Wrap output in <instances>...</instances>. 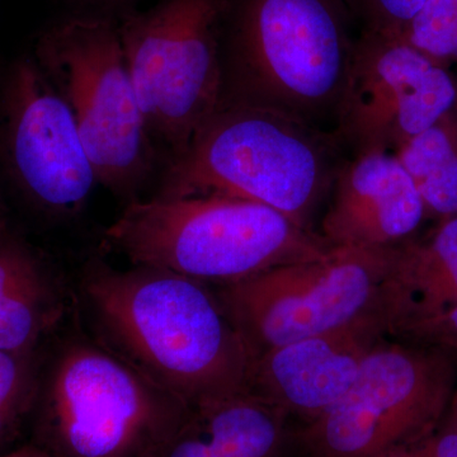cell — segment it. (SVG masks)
Masks as SVG:
<instances>
[{
  "mask_svg": "<svg viewBox=\"0 0 457 457\" xmlns=\"http://www.w3.org/2000/svg\"><path fill=\"white\" fill-rule=\"evenodd\" d=\"M284 411L249 393L194 405L161 457H282Z\"/></svg>",
  "mask_w": 457,
  "mask_h": 457,
  "instance_id": "obj_16",
  "label": "cell"
},
{
  "mask_svg": "<svg viewBox=\"0 0 457 457\" xmlns=\"http://www.w3.org/2000/svg\"><path fill=\"white\" fill-rule=\"evenodd\" d=\"M457 306V215L390 248L378 314L389 338Z\"/></svg>",
  "mask_w": 457,
  "mask_h": 457,
  "instance_id": "obj_15",
  "label": "cell"
},
{
  "mask_svg": "<svg viewBox=\"0 0 457 457\" xmlns=\"http://www.w3.org/2000/svg\"><path fill=\"white\" fill-rule=\"evenodd\" d=\"M345 147L333 131L253 106H221L182 154L170 159L156 197L222 195L284 213L312 230Z\"/></svg>",
  "mask_w": 457,
  "mask_h": 457,
  "instance_id": "obj_3",
  "label": "cell"
},
{
  "mask_svg": "<svg viewBox=\"0 0 457 457\" xmlns=\"http://www.w3.org/2000/svg\"><path fill=\"white\" fill-rule=\"evenodd\" d=\"M73 113L98 183L126 204L161 165L135 93L113 14H79L41 33L35 55Z\"/></svg>",
  "mask_w": 457,
  "mask_h": 457,
  "instance_id": "obj_6",
  "label": "cell"
},
{
  "mask_svg": "<svg viewBox=\"0 0 457 457\" xmlns=\"http://www.w3.org/2000/svg\"><path fill=\"white\" fill-rule=\"evenodd\" d=\"M423 441L414 445L392 447V449L381 451V453H376L372 457H428Z\"/></svg>",
  "mask_w": 457,
  "mask_h": 457,
  "instance_id": "obj_23",
  "label": "cell"
},
{
  "mask_svg": "<svg viewBox=\"0 0 457 457\" xmlns=\"http://www.w3.org/2000/svg\"><path fill=\"white\" fill-rule=\"evenodd\" d=\"M75 291L86 332L191 407L246 393L251 352L209 284L92 258Z\"/></svg>",
  "mask_w": 457,
  "mask_h": 457,
  "instance_id": "obj_1",
  "label": "cell"
},
{
  "mask_svg": "<svg viewBox=\"0 0 457 457\" xmlns=\"http://www.w3.org/2000/svg\"><path fill=\"white\" fill-rule=\"evenodd\" d=\"M446 418L453 420V422L457 423V402H451L449 411H447Z\"/></svg>",
  "mask_w": 457,
  "mask_h": 457,
  "instance_id": "obj_27",
  "label": "cell"
},
{
  "mask_svg": "<svg viewBox=\"0 0 457 457\" xmlns=\"http://www.w3.org/2000/svg\"><path fill=\"white\" fill-rule=\"evenodd\" d=\"M451 402H457V386L455 389V393H453V399H451Z\"/></svg>",
  "mask_w": 457,
  "mask_h": 457,
  "instance_id": "obj_28",
  "label": "cell"
},
{
  "mask_svg": "<svg viewBox=\"0 0 457 457\" xmlns=\"http://www.w3.org/2000/svg\"><path fill=\"white\" fill-rule=\"evenodd\" d=\"M402 37L438 64L457 62V0H426Z\"/></svg>",
  "mask_w": 457,
  "mask_h": 457,
  "instance_id": "obj_19",
  "label": "cell"
},
{
  "mask_svg": "<svg viewBox=\"0 0 457 457\" xmlns=\"http://www.w3.org/2000/svg\"><path fill=\"white\" fill-rule=\"evenodd\" d=\"M9 225L7 215H5L4 207H3L2 201H0V233L4 230Z\"/></svg>",
  "mask_w": 457,
  "mask_h": 457,
  "instance_id": "obj_25",
  "label": "cell"
},
{
  "mask_svg": "<svg viewBox=\"0 0 457 457\" xmlns=\"http://www.w3.org/2000/svg\"><path fill=\"white\" fill-rule=\"evenodd\" d=\"M71 2L96 8L97 9L96 13L113 14V16H117V14L121 13V12L129 11V9H130L129 5H130L134 0H71Z\"/></svg>",
  "mask_w": 457,
  "mask_h": 457,
  "instance_id": "obj_22",
  "label": "cell"
},
{
  "mask_svg": "<svg viewBox=\"0 0 457 457\" xmlns=\"http://www.w3.org/2000/svg\"><path fill=\"white\" fill-rule=\"evenodd\" d=\"M456 106L447 66L402 36L361 29L335 132L352 154L394 152Z\"/></svg>",
  "mask_w": 457,
  "mask_h": 457,
  "instance_id": "obj_11",
  "label": "cell"
},
{
  "mask_svg": "<svg viewBox=\"0 0 457 457\" xmlns=\"http://www.w3.org/2000/svg\"><path fill=\"white\" fill-rule=\"evenodd\" d=\"M420 191L427 213L457 215V106L394 150Z\"/></svg>",
  "mask_w": 457,
  "mask_h": 457,
  "instance_id": "obj_17",
  "label": "cell"
},
{
  "mask_svg": "<svg viewBox=\"0 0 457 457\" xmlns=\"http://www.w3.org/2000/svg\"><path fill=\"white\" fill-rule=\"evenodd\" d=\"M387 337L378 312L252 360L246 393L303 425L323 416L351 389L363 361Z\"/></svg>",
  "mask_w": 457,
  "mask_h": 457,
  "instance_id": "obj_12",
  "label": "cell"
},
{
  "mask_svg": "<svg viewBox=\"0 0 457 457\" xmlns=\"http://www.w3.org/2000/svg\"><path fill=\"white\" fill-rule=\"evenodd\" d=\"M390 248L330 245L317 258L213 286L252 360L378 312Z\"/></svg>",
  "mask_w": 457,
  "mask_h": 457,
  "instance_id": "obj_9",
  "label": "cell"
},
{
  "mask_svg": "<svg viewBox=\"0 0 457 457\" xmlns=\"http://www.w3.org/2000/svg\"><path fill=\"white\" fill-rule=\"evenodd\" d=\"M361 29L403 36L426 0H345Z\"/></svg>",
  "mask_w": 457,
  "mask_h": 457,
  "instance_id": "obj_20",
  "label": "cell"
},
{
  "mask_svg": "<svg viewBox=\"0 0 457 457\" xmlns=\"http://www.w3.org/2000/svg\"><path fill=\"white\" fill-rule=\"evenodd\" d=\"M75 312V284L8 225L0 233V351L40 350Z\"/></svg>",
  "mask_w": 457,
  "mask_h": 457,
  "instance_id": "obj_14",
  "label": "cell"
},
{
  "mask_svg": "<svg viewBox=\"0 0 457 457\" xmlns=\"http://www.w3.org/2000/svg\"><path fill=\"white\" fill-rule=\"evenodd\" d=\"M354 22L345 0H231L219 107L269 108L335 132Z\"/></svg>",
  "mask_w": 457,
  "mask_h": 457,
  "instance_id": "obj_2",
  "label": "cell"
},
{
  "mask_svg": "<svg viewBox=\"0 0 457 457\" xmlns=\"http://www.w3.org/2000/svg\"><path fill=\"white\" fill-rule=\"evenodd\" d=\"M230 5L231 0H162L116 16L141 112L167 162L187 149L220 104Z\"/></svg>",
  "mask_w": 457,
  "mask_h": 457,
  "instance_id": "obj_7",
  "label": "cell"
},
{
  "mask_svg": "<svg viewBox=\"0 0 457 457\" xmlns=\"http://www.w3.org/2000/svg\"><path fill=\"white\" fill-rule=\"evenodd\" d=\"M320 236L329 245L392 248L416 236L428 216L407 170L393 152L345 158L337 173Z\"/></svg>",
  "mask_w": 457,
  "mask_h": 457,
  "instance_id": "obj_13",
  "label": "cell"
},
{
  "mask_svg": "<svg viewBox=\"0 0 457 457\" xmlns=\"http://www.w3.org/2000/svg\"><path fill=\"white\" fill-rule=\"evenodd\" d=\"M26 457H51L45 453L44 451L38 450L37 447L32 446V445H29V453H27Z\"/></svg>",
  "mask_w": 457,
  "mask_h": 457,
  "instance_id": "obj_26",
  "label": "cell"
},
{
  "mask_svg": "<svg viewBox=\"0 0 457 457\" xmlns=\"http://www.w3.org/2000/svg\"><path fill=\"white\" fill-rule=\"evenodd\" d=\"M27 453H29V445L18 447V449L11 451V453H3L0 457H26Z\"/></svg>",
  "mask_w": 457,
  "mask_h": 457,
  "instance_id": "obj_24",
  "label": "cell"
},
{
  "mask_svg": "<svg viewBox=\"0 0 457 457\" xmlns=\"http://www.w3.org/2000/svg\"><path fill=\"white\" fill-rule=\"evenodd\" d=\"M395 339L432 345L457 356V306L438 317L407 328Z\"/></svg>",
  "mask_w": 457,
  "mask_h": 457,
  "instance_id": "obj_21",
  "label": "cell"
},
{
  "mask_svg": "<svg viewBox=\"0 0 457 457\" xmlns=\"http://www.w3.org/2000/svg\"><path fill=\"white\" fill-rule=\"evenodd\" d=\"M189 411L96 342L75 312L44 357L31 445L51 457H161Z\"/></svg>",
  "mask_w": 457,
  "mask_h": 457,
  "instance_id": "obj_4",
  "label": "cell"
},
{
  "mask_svg": "<svg viewBox=\"0 0 457 457\" xmlns=\"http://www.w3.org/2000/svg\"><path fill=\"white\" fill-rule=\"evenodd\" d=\"M0 153L18 191L55 220L78 218L98 183L71 108L33 57L3 84Z\"/></svg>",
  "mask_w": 457,
  "mask_h": 457,
  "instance_id": "obj_10",
  "label": "cell"
},
{
  "mask_svg": "<svg viewBox=\"0 0 457 457\" xmlns=\"http://www.w3.org/2000/svg\"><path fill=\"white\" fill-rule=\"evenodd\" d=\"M104 245L132 266L213 286L317 258L330 246L272 207L222 195L132 201L107 228Z\"/></svg>",
  "mask_w": 457,
  "mask_h": 457,
  "instance_id": "obj_5",
  "label": "cell"
},
{
  "mask_svg": "<svg viewBox=\"0 0 457 457\" xmlns=\"http://www.w3.org/2000/svg\"><path fill=\"white\" fill-rule=\"evenodd\" d=\"M457 386V356L420 343L385 339L351 389L291 441L311 457H372L414 445L441 425Z\"/></svg>",
  "mask_w": 457,
  "mask_h": 457,
  "instance_id": "obj_8",
  "label": "cell"
},
{
  "mask_svg": "<svg viewBox=\"0 0 457 457\" xmlns=\"http://www.w3.org/2000/svg\"><path fill=\"white\" fill-rule=\"evenodd\" d=\"M44 357L42 348L0 351V455L18 449L14 446L31 422Z\"/></svg>",
  "mask_w": 457,
  "mask_h": 457,
  "instance_id": "obj_18",
  "label": "cell"
}]
</instances>
